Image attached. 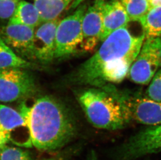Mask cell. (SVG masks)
<instances>
[{"label":"cell","instance_id":"6da1fadb","mask_svg":"<svg viewBox=\"0 0 161 160\" xmlns=\"http://www.w3.org/2000/svg\"><path fill=\"white\" fill-rule=\"evenodd\" d=\"M144 39L143 31L134 33L128 24L115 31L76 70L72 76L73 81L99 88L120 83L128 76Z\"/></svg>","mask_w":161,"mask_h":160},{"label":"cell","instance_id":"7a4b0ae2","mask_svg":"<svg viewBox=\"0 0 161 160\" xmlns=\"http://www.w3.org/2000/svg\"><path fill=\"white\" fill-rule=\"evenodd\" d=\"M20 113L27 120L32 146L38 149H58L76 134V123L72 114L52 97H40L31 107L24 104Z\"/></svg>","mask_w":161,"mask_h":160},{"label":"cell","instance_id":"3957f363","mask_svg":"<svg viewBox=\"0 0 161 160\" xmlns=\"http://www.w3.org/2000/svg\"><path fill=\"white\" fill-rule=\"evenodd\" d=\"M115 86L89 88L78 93V101L87 119L96 128L116 131L125 128L132 118Z\"/></svg>","mask_w":161,"mask_h":160},{"label":"cell","instance_id":"277c9868","mask_svg":"<svg viewBox=\"0 0 161 160\" xmlns=\"http://www.w3.org/2000/svg\"><path fill=\"white\" fill-rule=\"evenodd\" d=\"M87 9L86 5H80L73 14L59 21L56 29L55 58L65 59L80 51L82 19Z\"/></svg>","mask_w":161,"mask_h":160},{"label":"cell","instance_id":"5b68a950","mask_svg":"<svg viewBox=\"0 0 161 160\" xmlns=\"http://www.w3.org/2000/svg\"><path fill=\"white\" fill-rule=\"evenodd\" d=\"M161 151V124L151 126L129 138L113 151L114 160H134Z\"/></svg>","mask_w":161,"mask_h":160},{"label":"cell","instance_id":"8992f818","mask_svg":"<svg viewBox=\"0 0 161 160\" xmlns=\"http://www.w3.org/2000/svg\"><path fill=\"white\" fill-rule=\"evenodd\" d=\"M161 68V36L145 38L128 76L134 83L149 84Z\"/></svg>","mask_w":161,"mask_h":160},{"label":"cell","instance_id":"52a82bcc","mask_svg":"<svg viewBox=\"0 0 161 160\" xmlns=\"http://www.w3.org/2000/svg\"><path fill=\"white\" fill-rule=\"evenodd\" d=\"M9 142L20 147L32 146L25 117L12 108L0 104V149Z\"/></svg>","mask_w":161,"mask_h":160},{"label":"cell","instance_id":"ba28073f","mask_svg":"<svg viewBox=\"0 0 161 160\" xmlns=\"http://www.w3.org/2000/svg\"><path fill=\"white\" fill-rule=\"evenodd\" d=\"M23 69L0 70V101L11 103L34 93L35 81L32 76Z\"/></svg>","mask_w":161,"mask_h":160},{"label":"cell","instance_id":"9c48e42d","mask_svg":"<svg viewBox=\"0 0 161 160\" xmlns=\"http://www.w3.org/2000/svg\"><path fill=\"white\" fill-rule=\"evenodd\" d=\"M116 90L132 120L150 126L161 124V101H155L136 93L120 91L117 88Z\"/></svg>","mask_w":161,"mask_h":160},{"label":"cell","instance_id":"30bf717a","mask_svg":"<svg viewBox=\"0 0 161 160\" xmlns=\"http://www.w3.org/2000/svg\"><path fill=\"white\" fill-rule=\"evenodd\" d=\"M58 19L41 23L35 29L32 43V59L48 64L55 59L56 32Z\"/></svg>","mask_w":161,"mask_h":160},{"label":"cell","instance_id":"8fae6325","mask_svg":"<svg viewBox=\"0 0 161 160\" xmlns=\"http://www.w3.org/2000/svg\"><path fill=\"white\" fill-rule=\"evenodd\" d=\"M105 2V0H95L86 11L82 19V42L80 47V51L83 53L94 51L100 41Z\"/></svg>","mask_w":161,"mask_h":160},{"label":"cell","instance_id":"7c38bea8","mask_svg":"<svg viewBox=\"0 0 161 160\" xmlns=\"http://www.w3.org/2000/svg\"><path fill=\"white\" fill-rule=\"evenodd\" d=\"M35 29L21 24H8L0 29V35L5 44L20 57L31 59Z\"/></svg>","mask_w":161,"mask_h":160},{"label":"cell","instance_id":"4fadbf2b","mask_svg":"<svg viewBox=\"0 0 161 160\" xmlns=\"http://www.w3.org/2000/svg\"><path fill=\"white\" fill-rule=\"evenodd\" d=\"M130 22L119 0L105 1L103 11L100 41L103 42L111 33L127 26Z\"/></svg>","mask_w":161,"mask_h":160},{"label":"cell","instance_id":"5bb4252c","mask_svg":"<svg viewBox=\"0 0 161 160\" xmlns=\"http://www.w3.org/2000/svg\"><path fill=\"white\" fill-rule=\"evenodd\" d=\"M41 23L39 13L34 4L22 0L8 24H21L36 28Z\"/></svg>","mask_w":161,"mask_h":160},{"label":"cell","instance_id":"9a60e30c","mask_svg":"<svg viewBox=\"0 0 161 160\" xmlns=\"http://www.w3.org/2000/svg\"><path fill=\"white\" fill-rule=\"evenodd\" d=\"M74 0H34L42 22L58 19Z\"/></svg>","mask_w":161,"mask_h":160},{"label":"cell","instance_id":"2e32d148","mask_svg":"<svg viewBox=\"0 0 161 160\" xmlns=\"http://www.w3.org/2000/svg\"><path fill=\"white\" fill-rule=\"evenodd\" d=\"M145 38L161 36V6L151 8L139 22Z\"/></svg>","mask_w":161,"mask_h":160},{"label":"cell","instance_id":"e0dca14e","mask_svg":"<svg viewBox=\"0 0 161 160\" xmlns=\"http://www.w3.org/2000/svg\"><path fill=\"white\" fill-rule=\"evenodd\" d=\"M32 67L31 63L16 54L4 42L0 35V70L12 68Z\"/></svg>","mask_w":161,"mask_h":160},{"label":"cell","instance_id":"ac0fdd59","mask_svg":"<svg viewBox=\"0 0 161 160\" xmlns=\"http://www.w3.org/2000/svg\"><path fill=\"white\" fill-rule=\"evenodd\" d=\"M131 22L139 23L151 8L148 0H119Z\"/></svg>","mask_w":161,"mask_h":160},{"label":"cell","instance_id":"d6986e66","mask_svg":"<svg viewBox=\"0 0 161 160\" xmlns=\"http://www.w3.org/2000/svg\"><path fill=\"white\" fill-rule=\"evenodd\" d=\"M0 160H32V158L29 151L5 146L0 149Z\"/></svg>","mask_w":161,"mask_h":160},{"label":"cell","instance_id":"ffe728a7","mask_svg":"<svg viewBox=\"0 0 161 160\" xmlns=\"http://www.w3.org/2000/svg\"><path fill=\"white\" fill-rule=\"evenodd\" d=\"M146 95L155 101H161V68L151 81L146 91Z\"/></svg>","mask_w":161,"mask_h":160},{"label":"cell","instance_id":"44dd1931","mask_svg":"<svg viewBox=\"0 0 161 160\" xmlns=\"http://www.w3.org/2000/svg\"><path fill=\"white\" fill-rule=\"evenodd\" d=\"M22 0H0V21H9Z\"/></svg>","mask_w":161,"mask_h":160},{"label":"cell","instance_id":"7402d4cb","mask_svg":"<svg viewBox=\"0 0 161 160\" xmlns=\"http://www.w3.org/2000/svg\"><path fill=\"white\" fill-rule=\"evenodd\" d=\"M86 0H74L72 4L69 8V9H76L80 5L82 4V3Z\"/></svg>","mask_w":161,"mask_h":160},{"label":"cell","instance_id":"603a6c76","mask_svg":"<svg viewBox=\"0 0 161 160\" xmlns=\"http://www.w3.org/2000/svg\"><path fill=\"white\" fill-rule=\"evenodd\" d=\"M151 8L156 7V6H161V0H152L150 2Z\"/></svg>","mask_w":161,"mask_h":160},{"label":"cell","instance_id":"cb8c5ba5","mask_svg":"<svg viewBox=\"0 0 161 160\" xmlns=\"http://www.w3.org/2000/svg\"><path fill=\"white\" fill-rule=\"evenodd\" d=\"M86 160H97V159H96V157H95V156H92L91 157H89V159H88Z\"/></svg>","mask_w":161,"mask_h":160},{"label":"cell","instance_id":"d4e9b609","mask_svg":"<svg viewBox=\"0 0 161 160\" xmlns=\"http://www.w3.org/2000/svg\"><path fill=\"white\" fill-rule=\"evenodd\" d=\"M56 160V159H43V160Z\"/></svg>","mask_w":161,"mask_h":160},{"label":"cell","instance_id":"484cf974","mask_svg":"<svg viewBox=\"0 0 161 160\" xmlns=\"http://www.w3.org/2000/svg\"><path fill=\"white\" fill-rule=\"evenodd\" d=\"M148 1H149V2H150L152 1V0H148Z\"/></svg>","mask_w":161,"mask_h":160}]
</instances>
